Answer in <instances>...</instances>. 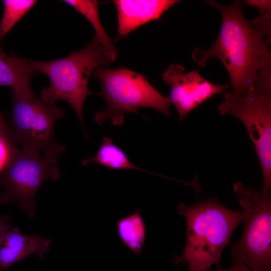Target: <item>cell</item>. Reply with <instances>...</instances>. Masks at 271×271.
<instances>
[{"label":"cell","instance_id":"6da1fadb","mask_svg":"<svg viewBox=\"0 0 271 271\" xmlns=\"http://www.w3.org/2000/svg\"><path fill=\"white\" fill-rule=\"evenodd\" d=\"M204 2L219 11L221 25L211 47H197L193 51V60L203 67L211 58L219 60L229 75L233 95L256 86L271 87V14L248 21L243 17L240 1H234L229 6L212 0Z\"/></svg>","mask_w":271,"mask_h":271},{"label":"cell","instance_id":"7a4b0ae2","mask_svg":"<svg viewBox=\"0 0 271 271\" xmlns=\"http://www.w3.org/2000/svg\"><path fill=\"white\" fill-rule=\"evenodd\" d=\"M177 209L186 220L187 241L183 253L174 257V263H187L189 271H208L213 264L220 266L222 252L234 229L244 222L246 211L229 209L216 197L192 205L181 203Z\"/></svg>","mask_w":271,"mask_h":271},{"label":"cell","instance_id":"3957f363","mask_svg":"<svg viewBox=\"0 0 271 271\" xmlns=\"http://www.w3.org/2000/svg\"><path fill=\"white\" fill-rule=\"evenodd\" d=\"M29 62L38 73L45 74L50 81L42 91L41 100L49 106L60 100L68 102L85 132L83 105L87 96L94 93L88 88L89 77L96 68L110 64L96 36L83 49L66 57L49 61L29 60Z\"/></svg>","mask_w":271,"mask_h":271},{"label":"cell","instance_id":"277c9868","mask_svg":"<svg viewBox=\"0 0 271 271\" xmlns=\"http://www.w3.org/2000/svg\"><path fill=\"white\" fill-rule=\"evenodd\" d=\"M65 150L66 147L60 144L46 151L20 148L15 144L0 176V185L4 189L0 202H17L30 217H34L36 194L48 179L59 180L58 161Z\"/></svg>","mask_w":271,"mask_h":271},{"label":"cell","instance_id":"5b68a950","mask_svg":"<svg viewBox=\"0 0 271 271\" xmlns=\"http://www.w3.org/2000/svg\"><path fill=\"white\" fill-rule=\"evenodd\" d=\"M93 75L101 87L97 94L106 103L105 109L95 115L98 124L108 121L120 126L127 113L137 112L140 107L154 108L170 116L172 103L169 97L163 95L143 74L123 67L115 69L99 67Z\"/></svg>","mask_w":271,"mask_h":271},{"label":"cell","instance_id":"8992f818","mask_svg":"<svg viewBox=\"0 0 271 271\" xmlns=\"http://www.w3.org/2000/svg\"><path fill=\"white\" fill-rule=\"evenodd\" d=\"M233 191L246 213L243 234L231 247L234 262H241L252 271H270V196H264L241 182L234 184Z\"/></svg>","mask_w":271,"mask_h":271},{"label":"cell","instance_id":"52a82bcc","mask_svg":"<svg viewBox=\"0 0 271 271\" xmlns=\"http://www.w3.org/2000/svg\"><path fill=\"white\" fill-rule=\"evenodd\" d=\"M224 101L217 108L221 115L230 114L246 127L258 158L263 176L261 193L270 195L271 188V87L256 86L235 96L224 93Z\"/></svg>","mask_w":271,"mask_h":271},{"label":"cell","instance_id":"ba28073f","mask_svg":"<svg viewBox=\"0 0 271 271\" xmlns=\"http://www.w3.org/2000/svg\"><path fill=\"white\" fill-rule=\"evenodd\" d=\"M11 136L21 147L48 150L57 147L54 130L57 121L64 115L62 108L49 106L33 92H11Z\"/></svg>","mask_w":271,"mask_h":271},{"label":"cell","instance_id":"9c48e42d","mask_svg":"<svg viewBox=\"0 0 271 271\" xmlns=\"http://www.w3.org/2000/svg\"><path fill=\"white\" fill-rule=\"evenodd\" d=\"M182 65L171 64L162 74V80L171 85L169 96L176 108L179 121L193 109L214 95L224 94L227 84L216 85L201 76L198 69L188 73Z\"/></svg>","mask_w":271,"mask_h":271},{"label":"cell","instance_id":"30bf717a","mask_svg":"<svg viewBox=\"0 0 271 271\" xmlns=\"http://www.w3.org/2000/svg\"><path fill=\"white\" fill-rule=\"evenodd\" d=\"M180 2L177 0H115L118 34L123 37L163 14Z\"/></svg>","mask_w":271,"mask_h":271},{"label":"cell","instance_id":"8fae6325","mask_svg":"<svg viewBox=\"0 0 271 271\" xmlns=\"http://www.w3.org/2000/svg\"><path fill=\"white\" fill-rule=\"evenodd\" d=\"M52 242L38 234H23L18 228L10 229L0 240V268L6 269L34 253L43 259Z\"/></svg>","mask_w":271,"mask_h":271},{"label":"cell","instance_id":"7c38bea8","mask_svg":"<svg viewBox=\"0 0 271 271\" xmlns=\"http://www.w3.org/2000/svg\"><path fill=\"white\" fill-rule=\"evenodd\" d=\"M37 72L29 60L10 56L0 47V86H9L20 92H32L31 82Z\"/></svg>","mask_w":271,"mask_h":271},{"label":"cell","instance_id":"4fadbf2b","mask_svg":"<svg viewBox=\"0 0 271 271\" xmlns=\"http://www.w3.org/2000/svg\"><path fill=\"white\" fill-rule=\"evenodd\" d=\"M72 7L82 15L92 25L95 31L99 43L102 47L105 56L110 63L117 56V49L104 31L98 15L100 2L95 0H64L62 1Z\"/></svg>","mask_w":271,"mask_h":271},{"label":"cell","instance_id":"5bb4252c","mask_svg":"<svg viewBox=\"0 0 271 271\" xmlns=\"http://www.w3.org/2000/svg\"><path fill=\"white\" fill-rule=\"evenodd\" d=\"M116 228L118 236L122 242L133 253L140 254L144 247L147 233L141 209L118 220Z\"/></svg>","mask_w":271,"mask_h":271},{"label":"cell","instance_id":"9a60e30c","mask_svg":"<svg viewBox=\"0 0 271 271\" xmlns=\"http://www.w3.org/2000/svg\"><path fill=\"white\" fill-rule=\"evenodd\" d=\"M92 163L113 170L133 169L152 173L134 165L124 151L114 144L112 139L106 137H103L102 144L95 156L83 160L81 165Z\"/></svg>","mask_w":271,"mask_h":271},{"label":"cell","instance_id":"2e32d148","mask_svg":"<svg viewBox=\"0 0 271 271\" xmlns=\"http://www.w3.org/2000/svg\"><path fill=\"white\" fill-rule=\"evenodd\" d=\"M4 10L0 22V42L37 3L35 0H3Z\"/></svg>","mask_w":271,"mask_h":271},{"label":"cell","instance_id":"e0dca14e","mask_svg":"<svg viewBox=\"0 0 271 271\" xmlns=\"http://www.w3.org/2000/svg\"><path fill=\"white\" fill-rule=\"evenodd\" d=\"M15 144L12 138L0 139V176L5 169L12 150Z\"/></svg>","mask_w":271,"mask_h":271},{"label":"cell","instance_id":"ac0fdd59","mask_svg":"<svg viewBox=\"0 0 271 271\" xmlns=\"http://www.w3.org/2000/svg\"><path fill=\"white\" fill-rule=\"evenodd\" d=\"M244 2L247 5L257 8L260 15L271 13V1L270 0H246Z\"/></svg>","mask_w":271,"mask_h":271},{"label":"cell","instance_id":"d6986e66","mask_svg":"<svg viewBox=\"0 0 271 271\" xmlns=\"http://www.w3.org/2000/svg\"><path fill=\"white\" fill-rule=\"evenodd\" d=\"M210 271H252L249 269L247 266L244 263L239 262H234L233 264L231 267L228 268H223L220 266L217 267V268L213 270Z\"/></svg>","mask_w":271,"mask_h":271},{"label":"cell","instance_id":"ffe728a7","mask_svg":"<svg viewBox=\"0 0 271 271\" xmlns=\"http://www.w3.org/2000/svg\"><path fill=\"white\" fill-rule=\"evenodd\" d=\"M12 138L10 128L0 111V139Z\"/></svg>","mask_w":271,"mask_h":271},{"label":"cell","instance_id":"44dd1931","mask_svg":"<svg viewBox=\"0 0 271 271\" xmlns=\"http://www.w3.org/2000/svg\"><path fill=\"white\" fill-rule=\"evenodd\" d=\"M11 216H0V240L3 235L10 229L11 228Z\"/></svg>","mask_w":271,"mask_h":271}]
</instances>
